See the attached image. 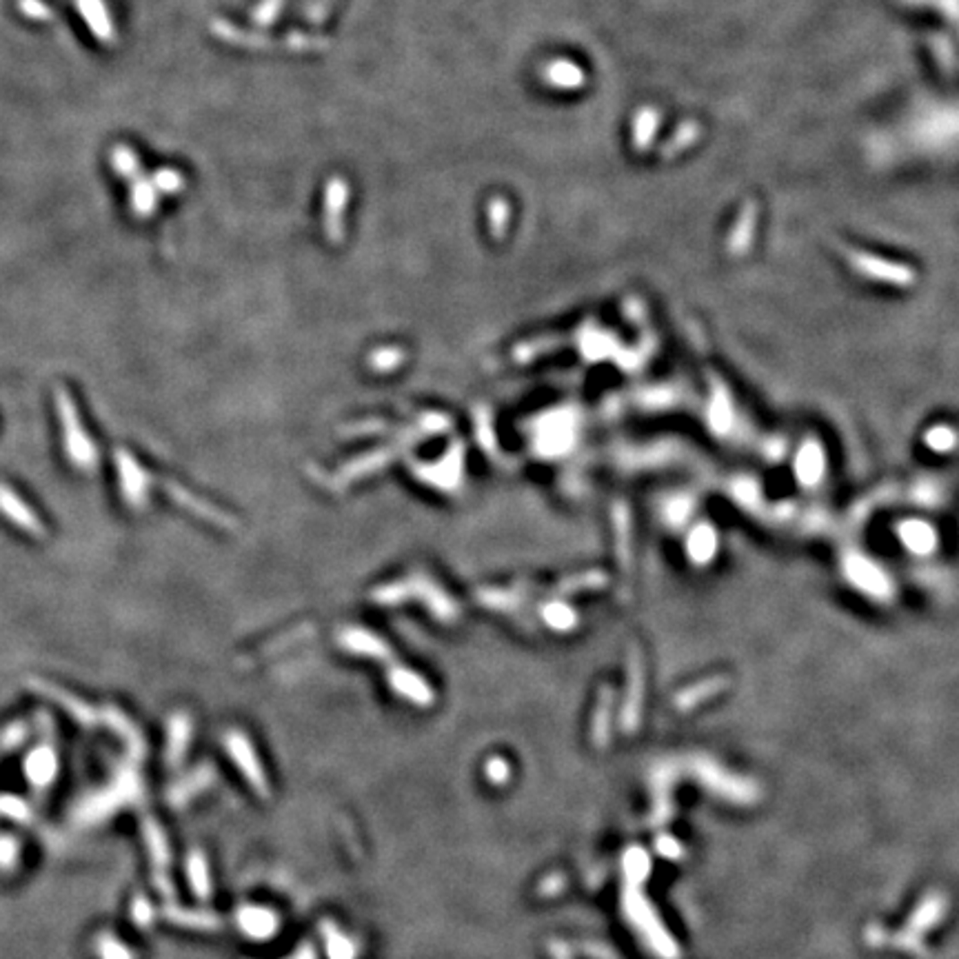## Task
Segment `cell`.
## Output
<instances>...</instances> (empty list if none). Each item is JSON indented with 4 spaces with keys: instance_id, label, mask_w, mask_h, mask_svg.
<instances>
[{
    "instance_id": "cell-31",
    "label": "cell",
    "mask_w": 959,
    "mask_h": 959,
    "mask_svg": "<svg viewBox=\"0 0 959 959\" xmlns=\"http://www.w3.org/2000/svg\"><path fill=\"white\" fill-rule=\"evenodd\" d=\"M320 45H325V40L316 38V36H307V34H292L287 38V47L298 49V52H302V49H316V47H320Z\"/></svg>"
},
{
    "instance_id": "cell-17",
    "label": "cell",
    "mask_w": 959,
    "mask_h": 959,
    "mask_svg": "<svg viewBox=\"0 0 959 959\" xmlns=\"http://www.w3.org/2000/svg\"><path fill=\"white\" fill-rule=\"evenodd\" d=\"M899 531H902L899 533L902 542L906 544L908 548H912L915 553H929L930 548L935 547V542H938V538H935L933 529H930L929 524L908 522V524H904Z\"/></svg>"
},
{
    "instance_id": "cell-4",
    "label": "cell",
    "mask_w": 959,
    "mask_h": 959,
    "mask_svg": "<svg viewBox=\"0 0 959 959\" xmlns=\"http://www.w3.org/2000/svg\"><path fill=\"white\" fill-rule=\"evenodd\" d=\"M944 911H946V899H944L942 895H938V893L929 895V899H926V902L921 904L915 912H912L911 921H908V935L902 933L893 938V939H902V942H897V946L908 948V951H912V953H921L920 935L924 933L926 929H930V926H933L935 921L944 915Z\"/></svg>"
},
{
    "instance_id": "cell-7",
    "label": "cell",
    "mask_w": 959,
    "mask_h": 959,
    "mask_svg": "<svg viewBox=\"0 0 959 959\" xmlns=\"http://www.w3.org/2000/svg\"><path fill=\"white\" fill-rule=\"evenodd\" d=\"M78 13L82 16V21L87 22L91 31H94L96 38L103 45H114L118 40L116 25L112 21V12L105 4V0H73Z\"/></svg>"
},
{
    "instance_id": "cell-5",
    "label": "cell",
    "mask_w": 959,
    "mask_h": 959,
    "mask_svg": "<svg viewBox=\"0 0 959 959\" xmlns=\"http://www.w3.org/2000/svg\"><path fill=\"white\" fill-rule=\"evenodd\" d=\"M0 511L4 513V518L12 520L16 527H21L22 531L30 533L31 538H47V529L40 522L38 515H36L34 511L22 502V497L18 496L16 491H12L7 484H0Z\"/></svg>"
},
{
    "instance_id": "cell-26",
    "label": "cell",
    "mask_w": 959,
    "mask_h": 959,
    "mask_svg": "<svg viewBox=\"0 0 959 959\" xmlns=\"http://www.w3.org/2000/svg\"><path fill=\"white\" fill-rule=\"evenodd\" d=\"M284 3H287V0H260V4H258V7L251 12L253 25H258V27L274 25V22L278 21L280 12L284 9Z\"/></svg>"
},
{
    "instance_id": "cell-25",
    "label": "cell",
    "mask_w": 959,
    "mask_h": 959,
    "mask_svg": "<svg viewBox=\"0 0 959 959\" xmlns=\"http://www.w3.org/2000/svg\"><path fill=\"white\" fill-rule=\"evenodd\" d=\"M642 704V659L631 658V698H629V722L631 726L638 719V707Z\"/></svg>"
},
{
    "instance_id": "cell-9",
    "label": "cell",
    "mask_w": 959,
    "mask_h": 959,
    "mask_svg": "<svg viewBox=\"0 0 959 959\" xmlns=\"http://www.w3.org/2000/svg\"><path fill=\"white\" fill-rule=\"evenodd\" d=\"M116 467L120 476V487H123V496L129 505L140 506L145 502V473L140 471V467L136 464V460L127 454V451L118 449L116 451Z\"/></svg>"
},
{
    "instance_id": "cell-13",
    "label": "cell",
    "mask_w": 959,
    "mask_h": 959,
    "mask_svg": "<svg viewBox=\"0 0 959 959\" xmlns=\"http://www.w3.org/2000/svg\"><path fill=\"white\" fill-rule=\"evenodd\" d=\"M726 686H731V680H728V677H724V675L709 677V680H702V682H698V684L682 691V693L675 698V707L680 709V711H691V709L700 707V704L707 702V700L716 698V695L722 693Z\"/></svg>"
},
{
    "instance_id": "cell-3",
    "label": "cell",
    "mask_w": 959,
    "mask_h": 959,
    "mask_svg": "<svg viewBox=\"0 0 959 959\" xmlns=\"http://www.w3.org/2000/svg\"><path fill=\"white\" fill-rule=\"evenodd\" d=\"M27 686H30L31 691H36L38 695H43V698L56 702L60 709H64V713H69V716L76 719L78 724H82V726H91V724L98 722V711H94L85 700H81L73 693H67V691L60 689V686L52 684V682L34 680V677H31V680H27Z\"/></svg>"
},
{
    "instance_id": "cell-22",
    "label": "cell",
    "mask_w": 959,
    "mask_h": 959,
    "mask_svg": "<svg viewBox=\"0 0 959 959\" xmlns=\"http://www.w3.org/2000/svg\"><path fill=\"white\" fill-rule=\"evenodd\" d=\"M488 214V225H491V233L496 238H505L506 225L511 220V205L502 196H496L488 200L487 207Z\"/></svg>"
},
{
    "instance_id": "cell-19",
    "label": "cell",
    "mask_w": 959,
    "mask_h": 959,
    "mask_svg": "<svg viewBox=\"0 0 959 959\" xmlns=\"http://www.w3.org/2000/svg\"><path fill=\"white\" fill-rule=\"evenodd\" d=\"M822 451H819V446L815 445V442H806L800 458H797V473H800V478L804 480V482H815V480L822 476Z\"/></svg>"
},
{
    "instance_id": "cell-16",
    "label": "cell",
    "mask_w": 959,
    "mask_h": 959,
    "mask_svg": "<svg viewBox=\"0 0 959 959\" xmlns=\"http://www.w3.org/2000/svg\"><path fill=\"white\" fill-rule=\"evenodd\" d=\"M211 31H214L220 40H227V43L233 45H244V47H267V45H271V40L265 38V36L244 34L236 25H229L227 21H220V18L211 22Z\"/></svg>"
},
{
    "instance_id": "cell-15",
    "label": "cell",
    "mask_w": 959,
    "mask_h": 959,
    "mask_svg": "<svg viewBox=\"0 0 959 959\" xmlns=\"http://www.w3.org/2000/svg\"><path fill=\"white\" fill-rule=\"evenodd\" d=\"M659 127V112L653 105L640 109L633 118V129H631V140H633V149L644 154V151L651 149L653 140H656V133Z\"/></svg>"
},
{
    "instance_id": "cell-23",
    "label": "cell",
    "mask_w": 959,
    "mask_h": 959,
    "mask_svg": "<svg viewBox=\"0 0 959 959\" xmlns=\"http://www.w3.org/2000/svg\"><path fill=\"white\" fill-rule=\"evenodd\" d=\"M957 442L959 433L955 429L948 427V424H938V427H933L926 433V445L933 451H938V454H948V451L955 449Z\"/></svg>"
},
{
    "instance_id": "cell-20",
    "label": "cell",
    "mask_w": 959,
    "mask_h": 959,
    "mask_svg": "<svg viewBox=\"0 0 959 959\" xmlns=\"http://www.w3.org/2000/svg\"><path fill=\"white\" fill-rule=\"evenodd\" d=\"M700 138V124L698 123H684L680 124L675 133L668 138L666 145L662 147V158H673V156L682 154V151L689 149L691 145H695V140Z\"/></svg>"
},
{
    "instance_id": "cell-21",
    "label": "cell",
    "mask_w": 959,
    "mask_h": 959,
    "mask_svg": "<svg viewBox=\"0 0 959 959\" xmlns=\"http://www.w3.org/2000/svg\"><path fill=\"white\" fill-rule=\"evenodd\" d=\"M689 551L691 557H693L698 564H704V562L711 560V557L716 556V531L709 527L695 529L689 542Z\"/></svg>"
},
{
    "instance_id": "cell-11",
    "label": "cell",
    "mask_w": 959,
    "mask_h": 959,
    "mask_svg": "<svg viewBox=\"0 0 959 959\" xmlns=\"http://www.w3.org/2000/svg\"><path fill=\"white\" fill-rule=\"evenodd\" d=\"M698 776L702 777V782L707 784L711 791L722 793V795L726 797H735V802H751V797L755 795V788H751L749 784H744L742 779H733V782L728 779L726 782V773H722L719 768L713 767V762L698 767Z\"/></svg>"
},
{
    "instance_id": "cell-8",
    "label": "cell",
    "mask_w": 959,
    "mask_h": 959,
    "mask_svg": "<svg viewBox=\"0 0 959 959\" xmlns=\"http://www.w3.org/2000/svg\"><path fill=\"white\" fill-rule=\"evenodd\" d=\"M542 81L548 87H556L562 91H573L587 82V73L578 63L569 58H557L553 63H547L542 67Z\"/></svg>"
},
{
    "instance_id": "cell-6",
    "label": "cell",
    "mask_w": 959,
    "mask_h": 959,
    "mask_svg": "<svg viewBox=\"0 0 959 959\" xmlns=\"http://www.w3.org/2000/svg\"><path fill=\"white\" fill-rule=\"evenodd\" d=\"M349 202V184L343 176H334L325 187V232L329 240H343V218Z\"/></svg>"
},
{
    "instance_id": "cell-18",
    "label": "cell",
    "mask_w": 959,
    "mask_h": 959,
    "mask_svg": "<svg viewBox=\"0 0 959 959\" xmlns=\"http://www.w3.org/2000/svg\"><path fill=\"white\" fill-rule=\"evenodd\" d=\"M109 160H112L114 172H116L123 180H129V182H132L133 178H138L142 174L140 158H138V154L132 149V147L116 145L112 149V156H109Z\"/></svg>"
},
{
    "instance_id": "cell-28",
    "label": "cell",
    "mask_w": 959,
    "mask_h": 959,
    "mask_svg": "<svg viewBox=\"0 0 959 959\" xmlns=\"http://www.w3.org/2000/svg\"><path fill=\"white\" fill-rule=\"evenodd\" d=\"M98 955H100V959H129L127 948L120 946L116 939L109 938V935H107V938H105V935H100Z\"/></svg>"
},
{
    "instance_id": "cell-24",
    "label": "cell",
    "mask_w": 959,
    "mask_h": 959,
    "mask_svg": "<svg viewBox=\"0 0 959 959\" xmlns=\"http://www.w3.org/2000/svg\"><path fill=\"white\" fill-rule=\"evenodd\" d=\"M151 184L156 187V191L165 193V196H172L184 189V176L174 167H163L158 172L151 174Z\"/></svg>"
},
{
    "instance_id": "cell-33",
    "label": "cell",
    "mask_w": 959,
    "mask_h": 959,
    "mask_svg": "<svg viewBox=\"0 0 959 959\" xmlns=\"http://www.w3.org/2000/svg\"><path fill=\"white\" fill-rule=\"evenodd\" d=\"M924 3L935 4V7L942 9L951 21L959 22V0H924Z\"/></svg>"
},
{
    "instance_id": "cell-29",
    "label": "cell",
    "mask_w": 959,
    "mask_h": 959,
    "mask_svg": "<svg viewBox=\"0 0 959 959\" xmlns=\"http://www.w3.org/2000/svg\"><path fill=\"white\" fill-rule=\"evenodd\" d=\"M18 851H21V846H18L16 839L9 836L0 837V869H12L18 860Z\"/></svg>"
},
{
    "instance_id": "cell-27",
    "label": "cell",
    "mask_w": 959,
    "mask_h": 959,
    "mask_svg": "<svg viewBox=\"0 0 959 959\" xmlns=\"http://www.w3.org/2000/svg\"><path fill=\"white\" fill-rule=\"evenodd\" d=\"M16 7L27 21L34 22H52L54 9L45 0H16Z\"/></svg>"
},
{
    "instance_id": "cell-2",
    "label": "cell",
    "mask_w": 959,
    "mask_h": 959,
    "mask_svg": "<svg viewBox=\"0 0 959 959\" xmlns=\"http://www.w3.org/2000/svg\"><path fill=\"white\" fill-rule=\"evenodd\" d=\"M844 258L851 265L853 271H857L864 278L875 280V283L893 284V287L908 289L915 284L917 274L911 265H902V262L887 260V258L873 256V253L860 251V249L844 247L842 249Z\"/></svg>"
},
{
    "instance_id": "cell-34",
    "label": "cell",
    "mask_w": 959,
    "mask_h": 959,
    "mask_svg": "<svg viewBox=\"0 0 959 959\" xmlns=\"http://www.w3.org/2000/svg\"><path fill=\"white\" fill-rule=\"evenodd\" d=\"M658 848L662 851V855H666V857H680L682 855V853H680L682 846L675 842V839H671V837H659L658 839Z\"/></svg>"
},
{
    "instance_id": "cell-30",
    "label": "cell",
    "mask_w": 959,
    "mask_h": 959,
    "mask_svg": "<svg viewBox=\"0 0 959 959\" xmlns=\"http://www.w3.org/2000/svg\"><path fill=\"white\" fill-rule=\"evenodd\" d=\"M27 733H30L27 724H12V726L4 728V733L0 735V746H3V749H16V746L25 740Z\"/></svg>"
},
{
    "instance_id": "cell-10",
    "label": "cell",
    "mask_w": 959,
    "mask_h": 959,
    "mask_svg": "<svg viewBox=\"0 0 959 959\" xmlns=\"http://www.w3.org/2000/svg\"><path fill=\"white\" fill-rule=\"evenodd\" d=\"M755 225H758V205L753 200L744 202L737 216L735 225H733L731 233H728L726 247L731 256H744L749 251L751 242L755 236Z\"/></svg>"
},
{
    "instance_id": "cell-12",
    "label": "cell",
    "mask_w": 959,
    "mask_h": 959,
    "mask_svg": "<svg viewBox=\"0 0 959 959\" xmlns=\"http://www.w3.org/2000/svg\"><path fill=\"white\" fill-rule=\"evenodd\" d=\"M25 773L34 786H47L56 776V751L52 744H40L25 760Z\"/></svg>"
},
{
    "instance_id": "cell-14",
    "label": "cell",
    "mask_w": 959,
    "mask_h": 959,
    "mask_svg": "<svg viewBox=\"0 0 959 959\" xmlns=\"http://www.w3.org/2000/svg\"><path fill=\"white\" fill-rule=\"evenodd\" d=\"M129 205L136 218L147 220L156 214V207H158V191L151 184V180L140 174L138 178L132 180V189H129Z\"/></svg>"
},
{
    "instance_id": "cell-32",
    "label": "cell",
    "mask_w": 959,
    "mask_h": 959,
    "mask_svg": "<svg viewBox=\"0 0 959 959\" xmlns=\"http://www.w3.org/2000/svg\"><path fill=\"white\" fill-rule=\"evenodd\" d=\"M331 7H334V0H322V3L318 0L316 4H311V7L307 9L309 22H322V21H325L327 12H329Z\"/></svg>"
},
{
    "instance_id": "cell-1",
    "label": "cell",
    "mask_w": 959,
    "mask_h": 959,
    "mask_svg": "<svg viewBox=\"0 0 959 959\" xmlns=\"http://www.w3.org/2000/svg\"><path fill=\"white\" fill-rule=\"evenodd\" d=\"M54 398H56L60 424H63V440L67 458L72 460L73 467L81 469V471H94L96 464H98V449H96L94 440H91L89 433L82 427V420L78 416V409L72 394H69L67 386L58 385L56 389H54Z\"/></svg>"
}]
</instances>
